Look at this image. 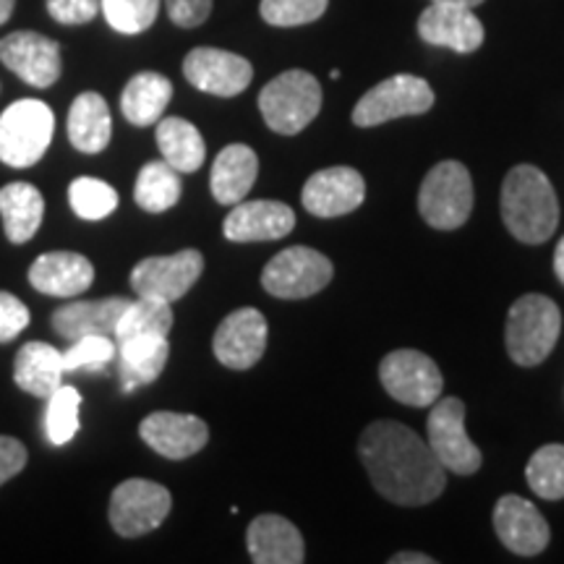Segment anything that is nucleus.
Returning a JSON list of instances; mask_svg holds the SVG:
<instances>
[{
    "mask_svg": "<svg viewBox=\"0 0 564 564\" xmlns=\"http://www.w3.org/2000/svg\"><path fill=\"white\" fill-rule=\"evenodd\" d=\"M333 274L335 267L329 257L308 246H291L270 259L262 272V285L274 299L301 301L324 291Z\"/></svg>",
    "mask_w": 564,
    "mask_h": 564,
    "instance_id": "nucleus-7",
    "label": "nucleus"
},
{
    "mask_svg": "<svg viewBox=\"0 0 564 564\" xmlns=\"http://www.w3.org/2000/svg\"><path fill=\"white\" fill-rule=\"evenodd\" d=\"M47 13L66 26L87 24L100 13V0H45Z\"/></svg>",
    "mask_w": 564,
    "mask_h": 564,
    "instance_id": "nucleus-40",
    "label": "nucleus"
},
{
    "mask_svg": "<svg viewBox=\"0 0 564 564\" xmlns=\"http://www.w3.org/2000/svg\"><path fill=\"white\" fill-rule=\"evenodd\" d=\"M204 272V257L196 249H183L171 257H147L131 270V288L139 299L173 303L194 288Z\"/></svg>",
    "mask_w": 564,
    "mask_h": 564,
    "instance_id": "nucleus-12",
    "label": "nucleus"
},
{
    "mask_svg": "<svg viewBox=\"0 0 564 564\" xmlns=\"http://www.w3.org/2000/svg\"><path fill=\"white\" fill-rule=\"evenodd\" d=\"M295 228V212L282 202H238L225 217L223 232L232 243H264L285 238Z\"/></svg>",
    "mask_w": 564,
    "mask_h": 564,
    "instance_id": "nucleus-20",
    "label": "nucleus"
},
{
    "mask_svg": "<svg viewBox=\"0 0 564 564\" xmlns=\"http://www.w3.org/2000/svg\"><path fill=\"white\" fill-rule=\"evenodd\" d=\"M267 335H270V327H267L264 314L259 308L246 306L220 322L215 337H212V350L225 369L246 371L262 361Z\"/></svg>",
    "mask_w": 564,
    "mask_h": 564,
    "instance_id": "nucleus-13",
    "label": "nucleus"
},
{
    "mask_svg": "<svg viewBox=\"0 0 564 564\" xmlns=\"http://www.w3.org/2000/svg\"><path fill=\"white\" fill-rule=\"evenodd\" d=\"M30 327V308L17 295L0 291V343H11Z\"/></svg>",
    "mask_w": 564,
    "mask_h": 564,
    "instance_id": "nucleus-39",
    "label": "nucleus"
},
{
    "mask_svg": "<svg viewBox=\"0 0 564 564\" xmlns=\"http://www.w3.org/2000/svg\"><path fill=\"white\" fill-rule=\"evenodd\" d=\"M259 110L264 123L282 137H295L319 116L322 87L314 74L291 68L272 79L259 95Z\"/></svg>",
    "mask_w": 564,
    "mask_h": 564,
    "instance_id": "nucleus-4",
    "label": "nucleus"
},
{
    "mask_svg": "<svg viewBox=\"0 0 564 564\" xmlns=\"http://www.w3.org/2000/svg\"><path fill=\"white\" fill-rule=\"evenodd\" d=\"M329 79H340V70H337V68H333V70H329Z\"/></svg>",
    "mask_w": 564,
    "mask_h": 564,
    "instance_id": "nucleus-47",
    "label": "nucleus"
},
{
    "mask_svg": "<svg viewBox=\"0 0 564 564\" xmlns=\"http://www.w3.org/2000/svg\"><path fill=\"white\" fill-rule=\"evenodd\" d=\"M183 76L204 95L236 97L251 84L253 68L243 55L220 47H194L183 61Z\"/></svg>",
    "mask_w": 564,
    "mask_h": 564,
    "instance_id": "nucleus-15",
    "label": "nucleus"
},
{
    "mask_svg": "<svg viewBox=\"0 0 564 564\" xmlns=\"http://www.w3.org/2000/svg\"><path fill=\"white\" fill-rule=\"evenodd\" d=\"M167 17L181 30H194L202 26L212 13V0H165Z\"/></svg>",
    "mask_w": 564,
    "mask_h": 564,
    "instance_id": "nucleus-41",
    "label": "nucleus"
},
{
    "mask_svg": "<svg viewBox=\"0 0 564 564\" xmlns=\"http://www.w3.org/2000/svg\"><path fill=\"white\" fill-rule=\"evenodd\" d=\"M105 21L121 34H141L154 24L160 0H100Z\"/></svg>",
    "mask_w": 564,
    "mask_h": 564,
    "instance_id": "nucleus-36",
    "label": "nucleus"
},
{
    "mask_svg": "<svg viewBox=\"0 0 564 564\" xmlns=\"http://www.w3.org/2000/svg\"><path fill=\"white\" fill-rule=\"evenodd\" d=\"M126 306H129V299H121V295L66 303V306L55 308L51 324L55 333L68 343L89 335H105L116 340L118 319H121Z\"/></svg>",
    "mask_w": 564,
    "mask_h": 564,
    "instance_id": "nucleus-23",
    "label": "nucleus"
},
{
    "mask_svg": "<svg viewBox=\"0 0 564 564\" xmlns=\"http://www.w3.org/2000/svg\"><path fill=\"white\" fill-rule=\"evenodd\" d=\"M79 408L82 394L76 387L61 384L51 398H47V413H45V434L47 442L55 447H63L74 440L79 432Z\"/></svg>",
    "mask_w": 564,
    "mask_h": 564,
    "instance_id": "nucleus-34",
    "label": "nucleus"
},
{
    "mask_svg": "<svg viewBox=\"0 0 564 564\" xmlns=\"http://www.w3.org/2000/svg\"><path fill=\"white\" fill-rule=\"evenodd\" d=\"M68 204L74 209V215L82 217V220H105L118 207V192L110 183L82 175V178L70 181Z\"/></svg>",
    "mask_w": 564,
    "mask_h": 564,
    "instance_id": "nucleus-35",
    "label": "nucleus"
},
{
    "mask_svg": "<svg viewBox=\"0 0 564 564\" xmlns=\"http://www.w3.org/2000/svg\"><path fill=\"white\" fill-rule=\"evenodd\" d=\"M429 447L444 470H453L457 476H474L481 468V449L470 442L465 432V405L460 398H440L429 413L426 421Z\"/></svg>",
    "mask_w": 564,
    "mask_h": 564,
    "instance_id": "nucleus-11",
    "label": "nucleus"
},
{
    "mask_svg": "<svg viewBox=\"0 0 564 564\" xmlns=\"http://www.w3.org/2000/svg\"><path fill=\"white\" fill-rule=\"evenodd\" d=\"M173 497L162 484L147 478H129L118 484L110 497V525L123 539H139L165 523Z\"/></svg>",
    "mask_w": 564,
    "mask_h": 564,
    "instance_id": "nucleus-10",
    "label": "nucleus"
},
{
    "mask_svg": "<svg viewBox=\"0 0 564 564\" xmlns=\"http://www.w3.org/2000/svg\"><path fill=\"white\" fill-rule=\"evenodd\" d=\"M421 217L436 230H455L474 212V181L468 167L457 160H444L429 171L419 192Z\"/></svg>",
    "mask_w": 564,
    "mask_h": 564,
    "instance_id": "nucleus-5",
    "label": "nucleus"
},
{
    "mask_svg": "<svg viewBox=\"0 0 564 564\" xmlns=\"http://www.w3.org/2000/svg\"><path fill=\"white\" fill-rule=\"evenodd\" d=\"M259 175V158L251 147L230 144L215 158L209 175V188L217 204L243 202L249 196L251 186L257 183Z\"/></svg>",
    "mask_w": 564,
    "mask_h": 564,
    "instance_id": "nucleus-25",
    "label": "nucleus"
},
{
    "mask_svg": "<svg viewBox=\"0 0 564 564\" xmlns=\"http://www.w3.org/2000/svg\"><path fill=\"white\" fill-rule=\"evenodd\" d=\"M494 531L505 549L518 556H535L549 546L552 531L539 507L518 494H505L494 507Z\"/></svg>",
    "mask_w": 564,
    "mask_h": 564,
    "instance_id": "nucleus-17",
    "label": "nucleus"
},
{
    "mask_svg": "<svg viewBox=\"0 0 564 564\" xmlns=\"http://www.w3.org/2000/svg\"><path fill=\"white\" fill-rule=\"evenodd\" d=\"M436 560H432L429 554H421V552H400L390 556V564H434Z\"/></svg>",
    "mask_w": 564,
    "mask_h": 564,
    "instance_id": "nucleus-43",
    "label": "nucleus"
},
{
    "mask_svg": "<svg viewBox=\"0 0 564 564\" xmlns=\"http://www.w3.org/2000/svg\"><path fill=\"white\" fill-rule=\"evenodd\" d=\"M434 89L426 79L413 74H398L371 87L352 108V123L361 129L382 126L403 116H423L432 110Z\"/></svg>",
    "mask_w": 564,
    "mask_h": 564,
    "instance_id": "nucleus-8",
    "label": "nucleus"
},
{
    "mask_svg": "<svg viewBox=\"0 0 564 564\" xmlns=\"http://www.w3.org/2000/svg\"><path fill=\"white\" fill-rule=\"evenodd\" d=\"M554 272L560 282L564 285V238L560 243H556V251H554Z\"/></svg>",
    "mask_w": 564,
    "mask_h": 564,
    "instance_id": "nucleus-44",
    "label": "nucleus"
},
{
    "mask_svg": "<svg viewBox=\"0 0 564 564\" xmlns=\"http://www.w3.org/2000/svg\"><path fill=\"white\" fill-rule=\"evenodd\" d=\"M419 34L434 47H447L455 53H476L484 45V24L474 9L453 3H432L419 17Z\"/></svg>",
    "mask_w": 564,
    "mask_h": 564,
    "instance_id": "nucleus-19",
    "label": "nucleus"
},
{
    "mask_svg": "<svg viewBox=\"0 0 564 564\" xmlns=\"http://www.w3.org/2000/svg\"><path fill=\"white\" fill-rule=\"evenodd\" d=\"M0 63L30 87L47 89L61 79V45L32 30L11 32L0 40Z\"/></svg>",
    "mask_w": 564,
    "mask_h": 564,
    "instance_id": "nucleus-14",
    "label": "nucleus"
},
{
    "mask_svg": "<svg viewBox=\"0 0 564 564\" xmlns=\"http://www.w3.org/2000/svg\"><path fill=\"white\" fill-rule=\"evenodd\" d=\"M45 217V199L32 183H9L0 188V220L11 243L32 241Z\"/></svg>",
    "mask_w": 564,
    "mask_h": 564,
    "instance_id": "nucleus-28",
    "label": "nucleus"
},
{
    "mask_svg": "<svg viewBox=\"0 0 564 564\" xmlns=\"http://www.w3.org/2000/svg\"><path fill=\"white\" fill-rule=\"evenodd\" d=\"M63 352L47 343H24L13 358V382L32 398H51L63 384Z\"/></svg>",
    "mask_w": 564,
    "mask_h": 564,
    "instance_id": "nucleus-24",
    "label": "nucleus"
},
{
    "mask_svg": "<svg viewBox=\"0 0 564 564\" xmlns=\"http://www.w3.org/2000/svg\"><path fill=\"white\" fill-rule=\"evenodd\" d=\"M181 192V173L167 165L165 160H154L147 162L139 171L137 186H133V199L150 215H162V212L173 209L178 204Z\"/></svg>",
    "mask_w": 564,
    "mask_h": 564,
    "instance_id": "nucleus-31",
    "label": "nucleus"
},
{
    "mask_svg": "<svg viewBox=\"0 0 564 564\" xmlns=\"http://www.w3.org/2000/svg\"><path fill=\"white\" fill-rule=\"evenodd\" d=\"M251 562L257 564H301L306 560L303 535L291 520L282 514H259L251 520L246 533Z\"/></svg>",
    "mask_w": 564,
    "mask_h": 564,
    "instance_id": "nucleus-22",
    "label": "nucleus"
},
{
    "mask_svg": "<svg viewBox=\"0 0 564 564\" xmlns=\"http://www.w3.org/2000/svg\"><path fill=\"white\" fill-rule=\"evenodd\" d=\"M379 382L390 398L411 408H432L442 398V371L426 352L392 350L379 364Z\"/></svg>",
    "mask_w": 564,
    "mask_h": 564,
    "instance_id": "nucleus-9",
    "label": "nucleus"
},
{
    "mask_svg": "<svg viewBox=\"0 0 564 564\" xmlns=\"http://www.w3.org/2000/svg\"><path fill=\"white\" fill-rule=\"evenodd\" d=\"M173 100V82L158 70H141L123 87V118L139 129L158 123Z\"/></svg>",
    "mask_w": 564,
    "mask_h": 564,
    "instance_id": "nucleus-29",
    "label": "nucleus"
},
{
    "mask_svg": "<svg viewBox=\"0 0 564 564\" xmlns=\"http://www.w3.org/2000/svg\"><path fill=\"white\" fill-rule=\"evenodd\" d=\"M55 131L51 105L19 100L0 116V162L9 167H32L47 152Z\"/></svg>",
    "mask_w": 564,
    "mask_h": 564,
    "instance_id": "nucleus-6",
    "label": "nucleus"
},
{
    "mask_svg": "<svg viewBox=\"0 0 564 564\" xmlns=\"http://www.w3.org/2000/svg\"><path fill=\"white\" fill-rule=\"evenodd\" d=\"M13 6H17V0H0V24H6L11 19Z\"/></svg>",
    "mask_w": 564,
    "mask_h": 564,
    "instance_id": "nucleus-45",
    "label": "nucleus"
},
{
    "mask_svg": "<svg viewBox=\"0 0 564 564\" xmlns=\"http://www.w3.org/2000/svg\"><path fill=\"white\" fill-rule=\"evenodd\" d=\"M26 447L13 436H0V486L19 476L26 465Z\"/></svg>",
    "mask_w": 564,
    "mask_h": 564,
    "instance_id": "nucleus-42",
    "label": "nucleus"
},
{
    "mask_svg": "<svg viewBox=\"0 0 564 564\" xmlns=\"http://www.w3.org/2000/svg\"><path fill=\"white\" fill-rule=\"evenodd\" d=\"M154 137H158L162 160L178 173H196L207 160V144L199 129L183 118H162Z\"/></svg>",
    "mask_w": 564,
    "mask_h": 564,
    "instance_id": "nucleus-30",
    "label": "nucleus"
},
{
    "mask_svg": "<svg viewBox=\"0 0 564 564\" xmlns=\"http://www.w3.org/2000/svg\"><path fill=\"white\" fill-rule=\"evenodd\" d=\"M118 345L112 337L105 335H89L74 340V345L63 352V371H97L108 366L116 358Z\"/></svg>",
    "mask_w": 564,
    "mask_h": 564,
    "instance_id": "nucleus-37",
    "label": "nucleus"
},
{
    "mask_svg": "<svg viewBox=\"0 0 564 564\" xmlns=\"http://www.w3.org/2000/svg\"><path fill=\"white\" fill-rule=\"evenodd\" d=\"M502 220L520 243H544L560 225L552 181L535 165H518L502 181Z\"/></svg>",
    "mask_w": 564,
    "mask_h": 564,
    "instance_id": "nucleus-2",
    "label": "nucleus"
},
{
    "mask_svg": "<svg viewBox=\"0 0 564 564\" xmlns=\"http://www.w3.org/2000/svg\"><path fill=\"white\" fill-rule=\"evenodd\" d=\"M525 481L541 499H564V444H544L525 465Z\"/></svg>",
    "mask_w": 564,
    "mask_h": 564,
    "instance_id": "nucleus-33",
    "label": "nucleus"
},
{
    "mask_svg": "<svg viewBox=\"0 0 564 564\" xmlns=\"http://www.w3.org/2000/svg\"><path fill=\"white\" fill-rule=\"evenodd\" d=\"M118 345V371H121L123 392H133L137 387L152 384L165 371L171 358V343L162 335L129 337Z\"/></svg>",
    "mask_w": 564,
    "mask_h": 564,
    "instance_id": "nucleus-26",
    "label": "nucleus"
},
{
    "mask_svg": "<svg viewBox=\"0 0 564 564\" xmlns=\"http://www.w3.org/2000/svg\"><path fill=\"white\" fill-rule=\"evenodd\" d=\"M139 436L167 460H186L207 447L209 426L199 415L158 411L139 423Z\"/></svg>",
    "mask_w": 564,
    "mask_h": 564,
    "instance_id": "nucleus-16",
    "label": "nucleus"
},
{
    "mask_svg": "<svg viewBox=\"0 0 564 564\" xmlns=\"http://www.w3.org/2000/svg\"><path fill=\"white\" fill-rule=\"evenodd\" d=\"M112 137L110 108L97 91H82L68 110V141L84 154L108 150Z\"/></svg>",
    "mask_w": 564,
    "mask_h": 564,
    "instance_id": "nucleus-27",
    "label": "nucleus"
},
{
    "mask_svg": "<svg viewBox=\"0 0 564 564\" xmlns=\"http://www.w3.org/2000/svg\"><path fill=\"white\" fill-rule=\"evenodd\" d=\"M329 0H262V19L272 26H303L322 19Z\"/></svg>",
    "mask_w": 564,
    "mask_h": 564,
    "instance_id": "nucleus-38",
    "label": "nucleus"
},
{
    "mask_svg": "<svg viewBox=\"0 0 564 564\" xmlns=\"http://www.w3.org/2000/svg\"><path fill=\"white\" fill-rule=\"evenodd\" d=\"M173 329V308L171 303L154 301V299H139L129 301L123 308L121 319L116 327V343L129 340V337L141 335H162L167 337Z\"/></svg>",
    "mask_w": 564,
    "mask_h": 564,
    "instance_id": "nucleus-32",
    "label": "nucleus"
},
{
    "mask_svg": "<svg viewBox=\"0 0 564 564\" xmlns=\"http://www.w3.org/2000/svg\"><path fill=\"white\" fill-rule=\"evenodd\" d=\"M358 455L387 502L421 507L442 497L447 470L413 429L398 421H373L358 442Z\"/></svg>",
    "mask_w": 564,
    "mask_h": 564,
    "instance_id": "nucleus-1",
    "label": "nucleus"
},
{
    "mask_svg": "<svg viewBox=\"0 0 564 564\" xmlns=\"http://www.w3.org/2000/svg\"><path fill=\"white\" fill-rule=\"evenodd\" d=\"M562 333V312L552 299L539 293L520 295L505 324V345L518 366L544 364Z\"/></svg>",
    "mask_w": 564,
    "mask_h": 564,
    "instance_id": "nucleus-3",
    "label": "nucleus"
},
{
    "mask_svg": "<svg viewBox=\"0 0 564 564\" xmlns=\"http://www.w3.org/2000/svg\"><path fill=\"white\" fill-rule=\"evenodd\" d=\"M366 199V181L364 175L352 167L337 165L324 167V171L314 173L312 178L303 186L301 202L308 215L314 217H343L358 209Z\"/></svg>",
    "mask_w": 564,
    "mask_h": 564,
    "instance_id": "nucleus-18",
    "label": "nucleus"
},
{
    "mask_svg": "<svg viewBox=\"0 0 564 564\" xmlns=\"http://www.w3.org/2000/svg\"><path fill=\"white\" fill-rule=\"evenodd\" d=\"M30 282L37 293L53 295V299H74L91 288L95 267L82 253L51 251L34 259Z\"/></svg>",
    "mask_w": 564,
    "mask_h": 564,
    "instance_id": "nucleus-21",
    "label": "nucleus"
},
{
    "mask_svg": "<svg viewBox=\"0 0 564 564\" xmlns=\"http://www.w3.org/2000/svg\"><path fill=\"white\" fill-rule=\"evenodd\" d=\"M432 3H453V6H465V9H476L484 0H432Z\"/></svg>",
    "mask_w": 564,
    "mask_h": 564,
    "instance_id": "nucleus-46",
    "label": "nucleus"
}]
</instances>
